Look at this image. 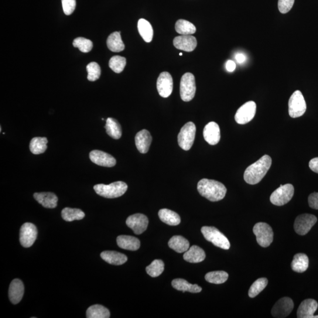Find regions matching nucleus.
<instances>
[{"instance_id": "nucleus-1", "label": "nucleus", "mask_w": 318, "mask_h": 318, "mask_svg": "<svg viewBox=\"0 0 318 318\" xmlns=\"http://www.w3.org/2000/svg\"><path fill=\"white\" fill-rule=\"evenodd\" d=\"M271 165V157L268 155L262 156L246 169L244 173L245 182L249 184H258L268 173Z\"/></svg>"}, {"instance_id": "nucleus-2", "label": "nucleus", "mask_w": 318, "mask_h": 318, "mask_svg": "<svg viewBox=\"0 0 318 318\" xmlns=\"http://www.w3.org/2000/svg\"><path fill=\"white\" fill-rule=\"evenodd\" d=\"M197 190L201 196L211 201L224 199L227 189L224 184L215 180L203 179L197 184Z\"/></svg>"}, {"instance_id": "nucleus-3", "label": "nucleus", "mask_w": 318, "mask_h": 318, "mask_svg": "<svg viewBox=\"0 0 318 318\" xmlns=\"http://www.w3.org/2000/svg\"><path fill=\"white\" fill-rule=\"evenodd\" d=\"M127 184L125 182H116L110 184H98L94 186V190L98 195L109 199L121 197L128 190Z\"/></svg>"}, {"instance_id": "nucleus-4", "label": "nucleus", "mask_w": 318, "mask_h": 318, "mask_svg": "<svg viewBox=\"0 0 318 318\" xmlns=\"http://www.w3.org/2000/svg\"><path fill=\"white\" fill-rule=\"evenodd\" d=\"M201 232L207 241L211 242L217 247L225 250L230 248L231 244L228 239L216 228L203 227L201 229Z\"/></svg>"}, {"instance_id": "nucleus-5", "label": "nucleus", "mask_w": 318, "mask_h": 318, "mask_svg": "<svg viewBox=\"0 0 318 318\" xmlns=\"http://www.w3.org/2000/svg\"><path fill=\"white\" fill-rule=\"evenodd\" d=\"M196 90L195 78L193 74L186 73L181 78L180 94L184 101H190L195 95Z\"/></svg>"}, {"instance_id": "nucleus-6", "label": "nucleus", "mask_w": 318, "mask_h": 318, "mask_svg": "<svg viewBox=\"0 0 318 318\" xmlns=\"http://www.w3.org/2000/svg\"><path fill=\"white\" fill-rule=\"evenodd\" d=\"M196 132V126L193 122H188L183 126L177 138L181 148L186 151L191 149L195 139Z\"/></svg>"}, {"instance_id": "nucleus-7", "label": "nucleus", "mask_w": 318, "mask_h": 318, "mask_svg": "<svg viewBox=\"0 0 318 318\" xmlns=\"http://www.w3.org/2000/svg\"><path fill=\"white\" fill-rule=\"evenodd\" d=\"M289 115L292 118L301 117L306 111V104L303 95L299 90H296L290 96L289 100Z\"/></svg>"}, {"instance_id": "nucleus-8", "label": "nucleus", "mask_w": 318, "mask_h": 318, "mask_svg": "<svg viewBox=\"0 0 318 318\" xmlns=\"http://www.w3.org/2000/svg\"><path fill=\"white\" fill-rule=\"evenodd\" d=\"M258 244L263 248L268 247L273 240V232L270 226L263 222L256 224L253 229Z\"/></svg>"}, {"instance_id": "nucleus-9", "label": "nucleus", "mask_w": 318, "mask_h": 318, "mask_svg": "<svg viewBox=\"0 0 318 318\" xmlns=\"http://www.w3.org/2000/svg\"><path fill=\"white\" fill-rule=\"evenodd\" d=\"M294 194V187L291 184L280 185L272 193L270 200L276 206H283L292 199Z\"/></svg>"}, {"instance_id": "nucleus-10", "label": "nucleus", "mask_w": 318, "mask_h": 318, "mask_svg": "<svg viewBox=\"0 0 318 318\" xmlns=\"http://www.w3.org/2000/svg\"><path fill=\"white\" fill-rule=\"evenodd\" d=\"M317 218L310 214H302L296 218L294 229L296 233L299 235H305L316 223Z\"/></svg>"}, {"instance_id": "nucleus-11", "label": "nucleus", "mask_w": 318, "mask_h": 318, "mask_svg": "<svg viewBox=\"0 0 318 318\" xmlns=\"http://www.w3.org/2000/svg\"><path fill=\"white\" fill-rule=\"evenodd\" d=\"M256 111V104L254 101L246 102L239 108L235 119L239 125H245L254 118Z\"/></svg>"}, {"instance_id": "nucleus-12", "label": "nucleus", "mask_w": 318, "mask_h": 318, "mask_svg": "<svg viewBox=\"0 0 318 318\" xmlns=\"http://www.w3.org/2000/svg\"><path fill=\"white\" fill-rule=\"evenodd\" d=\"M37 234L38 232L35 225L31 223L24 224L20 229V244L23 247H31L36 240Z\"/></svg>"}, {"instance_id": "nucleus-13", "label": "nucleus", "mask_w": 318, "mask_h": 318, "mask_svg": "<svg viewBox=\"0 0 318 318\" xmlns=\"http://www.w3.org/2000/svg\"><path fill=\"white\" fill-rule=\"evenodd\" d=\"M293 307L292 299L288 297H282L273 306L271 311L272 315L274 317H286L292 312Z\"/></svg>"}, {"instance_id": "nucleus-14", "label": "nucleus", "mask_w": 318, "mask_h": 318, "mask_svg": "<svg viewBox=\"0 0 318 318\" xmlns=\"http://www.w3.org/2000/svg\"><path fill=\"white\" fill-rule=\"evenodd\" d=\"M148 224V218L145 215L140 214L131 215L126 220V225L136 235L142 234L146 231Z\"/></svg>"}, {"instance_id": "nucleus-15", "label": "nucleus", "mask_w": 318, "mask_h": 318, "mask_svg": "<svg viewBox=\"0 0 318 318\" xmlns=\"http://www.w3.org/2000/svg\"><path fill=\"white\" fill-rule=\"evenodd\" d=\"M173 88V78L168 72L160 73L157 81V89L160 96L167 98L172 94Z\"/></svg>"}, {"instance_id": "nucleus-16", "label": "nucleus", "mask_w": 318, "mask_h": 318, "mask_svg": "<svg viewBox=\"0 0 318 318\" xmlns=\"http://www.w3.org/2000/svg\"><path fill=\"white\" fill-rule=\"evenodd\" d=\"M89 157L91 161L98 166L111 167L116 164V160L114 156L100 150H93L90 153Z\"/></svg>"}, {"instance_id": "nucleus-17", "label": "nucleus", "mask_w": 318, "mask_h": 318, "mask_svg": "<svg viewBox=\"0 0 318 318\" xmlns=\"http://www.w3.org/2000/svg\"><path fill=\"white\" fill-rule=\"evenodd\" d=\"M317 307L318 304L315 300L312 299L304 300L297 309V317L298 318H318V315H314Z\"/></svg>"}, {"instance_id": "nucleus-18", "label": "nucleus", "mask_w": 318, "mask_h": 318, "mask_svg": "<svg viewBox=\"0 0 318 318\" xmlns=\"http://www.w3.org/2000/svg\"><path fill=\"white\" fill-rule=\"evenodd\" d=\"M203 137L208 144L210 145H217L221 139L220 126L214 122L208 123L204 128Z\"/></svg>"}, {"instance_id": "nucleus-19", "label": "nucleus", "mask_w": 318, "mask_h": 318, "mask_svg": "<svg viewBox=\"0 0 318 318\" xmlns=\"http://www.w3.org/2000/svg\"><path fill=\"white\" fill-rule=\"evenodd\" d=\"M174 47L178 50L191 52L197 47L195 37L190 35H183L175 37L173 40Z\"/></svg>"}, {"instance_id": "nucleus-20", "label": "nucleus", "mask_w": 318, "mask_h": 318, "mask_svg": "<svg viewBox=\"0 0 318 318\" xmlns=\"http://www.w3.org/2000/svg\"><path fill=\"white\" fill-rule=\"evenodd\" d=\"M24 293H25V286L21 280L14 279L10 283L9 295L10 301L15 305L21 301Z\"/></svg>"}, {"instance_id": "nucleus-21", "label": "nucleus", "mask_w": 318, "mask_h": 318, "mask_svg": "<svg viewBox=\"0 0 318 318\" xmlns=\"http://www.w3.org/2000/svg\"><path fill=\"white\" fill-rule=\"evenodd\" d=\"M152 140V136L147 130H142L137 133L135 137V143L139 152L142 154L148 152L151 145Z\"/></svg>"}, {"instance_id": "nucleus-22", "label": "nucleus", "mask_w": 318, "mask_h": 318, "mask_svg": "<svg viewBox=\"0 0 318 318\" xmlns=\"http://www.w3.org/2000/svg\"><path fill=\"white\" fill-rule=\"evenodd\" d=\"M34 197L44 207L53 208L57 206L58 197L53 193H36L34 194Z\"/></svg>"}, {"instance_id": "nucleus-23", "label": "nucleus", "mask_w": 318, "mask_h": 318, "mask_svg": "<svg viewBox=\"0 0 318 318\" xmlns=\"http://www.w3.org/2000/svg\"><path fill=\"white\" fill-rule=\"evenodd\" d=\"M117 244L120 248L125 250L135 251L140 247V242L138 238L132 236L121 235L117 238Z\"/></svg>"}, {"instance_id": "nucleus-24", "label": "nucleus", "mask_w": 318, "mask_h": 318, "mask_svg": "<svg viewBox=\"0 0 318 318\" xmlns=\"http://www.w3.org/2000/svg\"><path fill=\"white\" fill-rule=\"evenodd\" d=\"M206 254L202 249L196 245L191 246L183 255V258L190 263H199L204 261Z\"/></svg>"}, {"instance_id": "nucleus-25", "label": "nucleus", "mask_w": 318, "mask_h": 318, "mask_svg": "<svg viewBox=\"0 0 318 318\" xmlns=\"http://www.w3.org/2000/svg\"><path fill=\"white\" fill-rule=\"evenodd\" d=\"M100 256L104 261L111 265H122L128 261L127 256L116 251H104Z\"/></svg>"}, {"instance_id": "nucleus-26", "label": "nucleus", "mask_w": 318, "mask_h": 318, "mask_svg": "<svg viewBox=\"0 0 318 318\" xmlns=\"http://www.w3.org/2000/svg\"><path fill=\"white\" fill-rule=\"evenodd\" d=\"M172 285L174 289L183 292L187 291L191 293H199L202 290L200 286L196 284H191L183 279H174L172 282Z\"/></svg>"}, {"instance_id": "nucleus-27", "label": "nucleus", "mask_w": 318, "mask_h": 318, "mask_svg": "<svg viewBox=\"0 0 318 318\" xmlns=\"http://www.w3.org/2000/svg\"><path fill=\"white\" fill-rule=\"evenodd\" d=\"M160 220L170 226H177L180 223V217L178 214L167 208H162L159 211Z\"/></svg>"}, {"instance_id": "nucleus-28", "label": "nucleus", "mask_w": 318, "mask_h": 318, "mask_svg": "<svg viewBox=\"0 0 318 318\" xmlns=\"http://www.w3.org/2000/svg\"><path fill=\"white\" fill-rule=\"evenodd\" d=\"M107 45L109 49L113 52L118 53L124 50L125 46L123 42L121 32H116L111 34L108 37Z\"/></svg>"}, {"instance_id": "nucleus-29", "label": "nucleus", "mask_w": 318, "mask_h": 318, "mask_svg": "<svg viewBox=\"0 0 318 318\" xmlns=\"http://www.w3.org/2000/svg\"><path fill=\"white\" fill-rule=\"evenodd\" d=\"M168 245L171 249L177 253L186 252L189 249V242L182 236H174L170 239Z\"/></svg>"}, {"instance_id": "nucleus-30", "label": "nucleus", "mask_w": 318, "mask_h": 318, "mask_svg": "<svg viewBox=\"0 0 318 318\" xmlns=\"http://www.w3.org/2000/svg\"><path fill=\"white\" fill-rule=\"evenodd\" d=\"M309 266V258L304 254H297L294 256L291 263L293 271L297 273L305 272Z\"/></svg>"}, {"instance_id": "nucleus-31", "label": "nucleus", "mask_w": 318, "mask_h": 318, "mask_svg": "<svg viewBox=\"0 0 318 318\" xmlns=\"http://www.w3.org/2000/svg\"><path fill=\"white\" fill-rule=\"evenodd\" d=\"M105 129L106 133L112 138L118 140L121 138L122 128L117 120L111 118H108L106 121Z\"/></svg>"}, {"instance_id": "nucleus-32", "label": "nucleus", "mask_w": 318, "mask_h": 318, "mask_svg": "<svg viewBox=\"0 0 318 318\" xmlns=\"http://www.w3.org/2000/svg\"><path fill=\"white\" fill-rule=\"evenodd\" d=\"M138 27L139 34L145 42H151L153 37V30L151 24L145 19H140Z\"/></svg>"}, {"instance_id": "nucleus-33", "label": "nucleus", "mask_w": 318, "mask_h": 318, "mask_svg": "<svg viewBox=\"0 0 318 318\" xmlns=\"http://www.w3.org/2000/svg\"><path fill=\"white\" fill-rule=\"evenodd\" d=\"M48 140L46 138L37 137L31 140L30 149L34 155H40L46 152Z\"/></svg>"}, {"instance_id": "nucleus-34", "label": "nucleus", "mask_w": 318, "mask_h": 318, "mask_svg": "<svg viewBox=\"0 0 318 318\" xmlns=\"http://www.w3.org/2000/svg\"><path fill=\"white\" fill-rule=\"evenodd\" d=\"M111 316L110 311L100 305L91 306L87 310V318H109Z\"/></svg>"}, {"instance_id": "nucleus-35", "label": "nucleus", "mask_w": 318, "mask_h": 318, "mask_svg": "<svg viewBox=\"0 0 318 318\" xmlns=\"http://www.w3.org/2000/svg\"><path fill=\"white\" fill-rule=\"evenodd\" d=\"M61 217L65 221L72 222L83 220L85 214L83 211L78 208L66 207L61 211Z\"/></svg>"}, {"instance_id": "nucleus-36", "label": "nucleus", "mask_w": 318, "mask_h": 318, "mask_svg": "<svg viewBox=\"0 0 318 318\" xmlns=\"http://www.w3.org/2000/svg\"><path fill=\"white\" fill-rule=\"evenodd\" d=\"M176 32L182 35H191L196 32V27L192 23L184 20H179L176 23Z\"/></svg>"}, {"instance_id": "nucleus-37", "label": "nucleus", "mask_w": 318, "mask_h": 318, "mask_svg": "<svg viewBox=\"0 0 318 318\" xmlns=\"http://www.w3.org/2000/svg\"><path fill=\"white\" fill-rule=\"evenodd\" d=\"M228 277V273L225 271H214L207 273L205 275V279L214 284H222L227 281Z\"/></svg>"}, {"instance_id": "nucleus-38", "label": "nucleus", "mask_w": 318, "mask_h": 318, "mask_svg": "<svg viewBox=\"0 0 318 318\" xmlns=\"http://www.w3.org/2000/svg\"><path fill=\"white\" fill-rule=\"evenodd\" d=\"M165 268V264L162 260L156 259L153 261L151 264L146 267V272L148 274L156 278L162 274Z\"/></svg>"}, {"instance_id": "nucleus-39", "label": "nucleus", "mask_w": 318, "mask_h": 318, "mask_svg": "<svg viewBox=\"0 0 318 318\" xmlns=\"http://www.w3.org/2000/svg\"><path fill=\"white\" fill-rule=\"evenodd\" d=\"M268 280L265 278H259L256 280L249 290L248 295L249 297H254L258 295L262 290H264L268 285Z\"/></svg>"}, {"instance_id": "nucleus-40", "label": "nucleus", "mask_w": 318, "mask_h": 318, "mask_svg": "<svg viewBox=\"0 0 318 318\" xmlns=\"http://www.w3.org/2000/svg\"><path fill=\"white\" fill-rule=\"evenodd\" d=\"M109 67L116 73L122 72L126 65V58L115 56L111 58L109 61Z\"/></svg>"}, {"instance_id": "nucleus-41", "label": "nucleus", "mask_w": 318, "mask_h": 318, "mask_svg": "<svg viewBox=\"0 0 318 318\" xmlns=\"http://www.w3.org/2000/svg\"><path fill=\"white\" fill-rule=\"evenodd\" d=\"M73 46L78 48L81 52L86 53L93 49V43L91 41L83 37H78L73 41Z\"/></svg>"}, {"instance_id": "nucleus-42", "label": "nucleus", "mask_w": 318, "mask_h": 318, "mask_svg": "<svg viewBox=\"0 0 318 318\" xmlns=\"http://www.w3.org/2000/svg\"><path fill=\"white\" fill-rule=\"evenodd\" d=\"M88 72V80L90 81H95L98 79L101 75V68L100 66L95 62H91L87 66Z\"/></svg>"}, {"instance_id": "nucleus-43", "label": "nucleus", "mask_w": 318, "mask_h": 318, "mask_svg": "<svg viewBox=\"0 0 318 318\" xmlns=\"http://www.w3.org/2000/svg\"><path fill=\"white\" fill-rule=\"evenodd\" d=\"M62 2L63 9L65 15L70 16L76 9V0H61Z\"/></svg>"}, {"instance_id": "nucleus-44", "label": "nucleus", "mask_w": 318, "mask_h": 318, "mask_svg": "<svg viewBox=\"0 0 318 318\" xmlns=\"http://www.w3.org/2000/svg\"><path fill=\"white\" fill-rule=\"evenodd\" d=\"M295 0H279L278 9L282 14L288 13L292 9Z\"/></svg>"}, {"instance_id": "nucleus-45", "label": "nucleus", "mask_w": 318, "mask_h": 318, "mask_svg": "<svg viewBox=\"0 0 318 318\" xmlns=\"http://www.w3.org/2000/svg\"><path fill=\"white\" fill-rule=\"evenodd\" d=\"M308 203L311 208L318 210V193L314 192L310 194Z\"/></svg>"}, {"instance_id": "nucleus-46", "label": "nucleus", "mask_w": 318, "mask_h": 318, "mask_svg": "<svg viewBox=\"0 0 318 318\" xmlns=\"http://www.w3.org/2000/svg\"><path fill=\"white\" fill-rule=\"evenodd\" d=\"M309 166L313 172L318 173V157L311 159L309 163Z\"/></svg>"}, {"instance_id": "nucleus-47", "label": "nucleus", "mask_w": 318, "mask_h": 318, "mask_svg": "<svg viewBox=\"0 0 318 318\" xmlns=\"http://www.w3.org/2000/svg\"><path fill=\"white\" fill-rule=\"evenodd\" d=\"M226 68L229 72H233L236 68V64L234 61L228 60L226 63Z\"/></svg>"}, {"instance_id": "nucleus-48", "label": "nucleus", "mask_w": 318, "mask_h": 318, "mask_svg": "<svg viewBox=\"0 0 318 318\" xmlns=\"http://www.w3.org/2000/svg\"><path fill=\"white\" fill-rule=\"evenodd\" d=\"M236 60L237 61V62L239 63H244L246 57L244 54L242 53H238L235 56Z\"/></svg>"}, {"instance_id": "nucleus-49", "label": "nucleus", "mask_w": 318, "mask_h": 318, "mask_svg": "<svg viewBox=\"0 0 318 318\" xmlns=\"http://www.w3.org/2000/svg\"><path fill=\"white\" fill-rule=\"evenodd\" d=\"M179 55H180V56H183V54H182V53H179Z\"/></svg>"}]
</instances>
